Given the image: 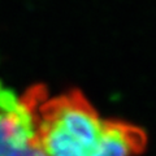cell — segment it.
<instances>
[{"label": "cell", "instance_id": "cell-1", "mask_svg": "<svg viewBox=\"0 0 156 156\" xmlns=\"http://www.w3.org/2000/svg\"><path fill=\"white\" fill-rule=\"evenodd\" d=\"M34 120L46 156H94L103 136L104 120L80 90L52 99L43 94L34 105Z\"/></svg>", "mask_w": 156, "mask_h": 156}, {"label": "cell", "instance_id": "cell-2", "mask_svg": "<svg viewBox=\"0 0 156 156\" xmlns=\"http://www.w3.org/2000/svg\"><path fill=\"white\" fill-rule=\"evenodd\" d=\"M44 92L37 85L18 96L0 82V156H46L34 120V105Z\"/></svg>", "mask_w": 156, "mask_h": 156}, {"label": "cell", "instance_id": "cell-3", "mask_svg": "<svg viewBox=\"0 0 156 156\" xmlns=\"http://www.w3.org/2000/svg\"><path fill=\"white\" fill-rule=\"evenodd\" d=\"M147 136L139 126L120 120H104L100 144L94 156H135L146 148Z\"/></svg>", "mask_w": 156, "mask_h": 156}]
</instances>
